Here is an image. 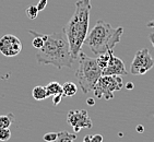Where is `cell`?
Returning <instances> with one entry per match:
<instances>
[{"label": "cell", "mask_w": 154, "mask_h": 142, "mask_svg": "<svg viewBox=\"0 0 154 142\" xmlns=\"http://www.w3.org/2000/svg\"><path fill=\"white\" fill-rule=\"evenodd\" d=\"M128 71L126 70L125 63L120 58L112 55L108 65L102 70V76H126Z\"/></svg>", "instance_id": "cell-9"}, {"label": "cell", "mask_w": 154, "mask_h": 142, "mask_svg": "<svg viewBox=\"0 0 154 142\" xmlns=\"http://www.w3.org/2000/svg\"><path fill=\"white\" fill-rule=\"evenodd\" d=\"M86 103H88V105H90V106H93L95 104V100L94 98H88V100H86Z\"/></svg>", "instance_id": "cell-23"}, {"label": "cell", "mask_w": 154, "mask_h": 142, "mask_svg": "<svg viewBox=\"0 0 154 142\" xmlns=\"http://www.w3.org/2000/svg\"><path fill=\"white\" fill-rule=\"evenodd\" d=\"M62 96H63V95L62 94H59V95H55V96H53V102H54V104H55V105H58V104L60 103V102H61V98H62Z\"/></svg>", "instance_id": "cell-22"}, {"label": "cell", "mask_w": 154, "mask_h": 142, "mask_svg": "<svg viewBox=\"0 0 154 142\" xmlns=\"http://www.w3.org/2000/svg\"><path fill=\"white\" fill-rule=\"evenodd\" d=\"M29 33L30 34H32L33 35V41H32V45L33 47L36 48V49H41L43 46H44V36H43V34H41V33H37L35 32V31L33 30H30L29 31Z\"/></svg>", "instance_id": "cell-14"}, {"label": "cell", "mask_w": 154, "mask_h": 142, "mask_svg": "<svg viewBox=\"0 0 154 142\" xmlns=\"http://www.w3.org/2000/svg\"><path fill=\"white\" fill-rule=\"evenodd\" d=\"M26 14L27 17L31 19V20H34V19L37 18V15H38V9H37V7L36 6H30L29 8L26 9Z\"/></svg>", "instance_id": "cell-18"}, {"label": "cell", "mask_w": 154, "mask_h": 142, "mask_svg": "<svg viewBox=\"0 0 154 142\" xmlns=\"http://www.w3.org/2000/svg\"><path fill=\"white\" fill-rule=\"evenodd\" d=\"M78 92V85L75 83L68 81L62 84V95L66 97H72L77 94Z\"/></svg>", "instance_id": "cell-10"}, {"label": "cell", "mask_w": 154, "mask_h": 142, "mask_svg": "<svg viewBox=\"0 0 154 142\" xmlns=\"http://www.w3.org/2000/svg\"><path fill=\"white\" fill-rule=\"evenodd\" d=\"M149 39H150V42H151L152 46L154 47V33H152V34L149 35Z\"/></svg>", "instance_id": "cell-24"}, {"label": "cell", "mask_w": 154, "mask_h": 142, "mask_svg": "<svg viewBox=\"0 0 154 142\" xmlns=\"http://www.w3.org/2000/svg\"><path fill=\"white\" fill-rule=\"evenodd\" d=\"M82 142H103V137L101 134H86Z\"/></svg>", "instance_id": "cell-17"}, {"label": "cell", "mask_w": 154, "mask_h": 142, "mask_svg": "<svg viewBox=\"0 0 154 142\" xmlns=\"http://www.w3.org/2000/svg\"><path fill=\"white\" fill-rule=\"evenodd\" d=\"M75 139H77V133H71L69 131L62 130L58 131V138L56 142H74Z\"/></svg>", "instance_id": "cell-13"}, {"label": "cell", "mask_w": 154, "mask_h": 142, "mask_svg": "<svg viewBox=\"0 0 154 142\" xmlns=\"http://www.w3.org/2000/svg\"><path fill=\"white\" fill-rule=\"evenodd\" d=\"M126 88H127L128 90H132V89H134V84H132L131 82H129V83H127V84H126Z\"/></svg>", "instance_id": "cell-25"}, {"label": "cell", "mask_w": 154, "mask_h": 142, "mask_svg": "<svg viewBox=\"0 0 154 142\" xmlns=\"http://www.w3.org/2000/svg\"><path fill=\"white\" fill-rule=\"evenodd\" d=\"M13 122H14V115L13 114L1 115L0 116V129L1 128H10Z\"/></svg>", "instance_id": "cell-16"}, {"label": "cell", "mask_w": 154, "mask_h": 142, "mask_svg": "<svg viewBox=\"0 0 154 142\" xmlns=\"http://www.w3.org/2000/svg\"><path fill=\"white\" fill-rule=\"evenodd\" d=\"M124 88V81L119 76H102L95 84L93 92L96 98H105L109 101L114 98V92Z\"/></svg>", "instance_id": "cell-5"}, {"label": "cell", "mask_w": 154, "mask_h": 142, "mask_svg": "<svg viewBox=\"0 0 154 142\" xmlns=\"http://www.w3.org/2000/svg\"><path fill=\"white\" fill-rule=\"evenodd\" d=\"M32 95L34 100L36 101H43L45 98L48 97L47 95V91H46V86H41V85H37L35 86L32 91Z\"/></svg>", "instance_id": "cell-12"}, {"label": "cell", "mask_w": 154, "mask_h": 142, "mask_svg": "<svg viewBox=\"0 0 154 142\" xmlns=\"http://www.w3.org/2000/svg\"><path fill=\"white\" fill-rule=\"evenodd\" d=\"M67 122L73 128L74 133L80 132L81 129H91L93 126L92 119L90 118L89 113L85 110H70L67 115Z\"/></svg>", "instance_id": "cell-7"}, {"label": "cell", "mask_w": 154, "mask_h": 142, "mask_svg": "<svg viewBox=\"0 0 154 142\" xmlns=\"http://www.w3.org/2000/svg\"><path fill=\"white\" fill-rule=\"evenodd\" d=\"M113 54H114L113 51H108L107 53H104V54H101V55H98V57L96 58V60H97V63H98V66L102 68V70H103V69L108 65L110 57H112Z\"/></svg>", "instance_id": "cell-15"}, {"label": "cell", "mask_w": 154, "mask_h": 142, "mask_svg": "<svg viewBox=\"0 0 154 142\" xmlns=\"http://www.w3.org/2000/svg\"><path fill=\"white\" fill-rule=\"evenodd\" d=\"M22 51V43L17 36L6 34L0 37V53L6 57L18 56Z\"/></svg>", "instance_id": "cell-8"}, {"label": "cell", "mask_w": 154, "mask_h": 142, "mask_svg": "<svg viewBox=\"0 0 154 142\" xmlns=\"http://www.w3.org/2000/svg\"><path fill=\"white\" fill-rule=\"evenodd\" d=\"M47 2L48 0H39L38 3H37V9H38V11H43V10L46 8V6H47Z\"/></svg>", "instance_id": "cell-21"}, {"label": "cell", "mask_w": 154, "mask_h": 142, "mask_svg": "<svg viewBox=\"0 0 154 142\" xmlns=\"http://www.w3.org/2000/svg\"><path fill=\"white\" fill-rule=\"evenodd\" d=\"M91 8V0H78L75 2L74 13L62 30L68 39L70 53L73 60L78 59L79 53L82 49L84 41L89 34Z\"/></svg>", "instance_id": "cell-2"}, {"label": "cell", "mask_w": 154, "mask_h": 142, "mask_svg": "<svg viewBox=\"0 0 154 142\" xmlns=\"http://www.w3.org/2000/svg\"><path fill=\"white\" fill-rule=\"evenodd\" d=\"M154 67V60L148 48L140 49L136 53L130 63V73L134 76H142Z\"/></svg>", "instance_id": "cell-6"}, {"label": "cell", "mask_w": 154, "mask_h": 142, "mask_svg": "<svg viewBox=\"0 0 154 142\" xmlns=\"http://www.w3.org/2000/svg\"><path fill=\"white\" fill-rule=\"evenodd\" d=\"M79 67L75 71V78L84 94L92 92L98 79L102 77V68L96 58L86 56L82 51L79 53Z\"/></svg>", "instance_id": "cell-4"}, {"label": "cell", "mask_w": 154, "mask_h": 142, "mask_svg": "<svg viewBox=\"0 0 154 142\" xmlns=\"http://www.w3.org/2000/svg\"><path fill=\"white\" fill-rule=\"evenodd\" d=\"M58 138V132H47L43 136L45 142H55Z\"/></svg>", "instance_id": "cell-20"}, {"label": "cell", "mask_w": 154, "mask_h": 142, "mask_svg": "<svg viewBox=\"0 0 154 142\" xmlns=\"http://www.w3.org/2000/svg\"><path fill=\"white\" fill-rule=\"evenodd\" d=\"M137 130H138V132L139 133H142L143 132V130H144V127H141V126H138V127H137Z\"/></svg>", "instance_id": "cell-27"}, {"label": "cell", "mask_w": 154, "mask_h": 142, "mask_svg": "<svg viewBox=\"0 0 154 142\" xmlns=\"http://www.w3.org/2000/svg\"><path fill=\"white\" fill-rule=\"evenodd\" d=\"M124 29L122 26L114 29L109 23L98 20L91 32L88 34L84 44L92 51L95 55L107 53L113 51L116 44L122 41Z\"/></svg>", "instance_id": "cell-3"}, {"label": "cell", "mask_w": 154, "mask_h": 142, "mask_svg": "<svg viewBox=\"0 0 154 142\" xmlns=\"http://www.w3.org/2000/svg\"><path fill=\"white\" fill-rule=\"evenodd\" d=\"M46 91H47L48 97H49V96H55V95L62 94V85L60 83L56 82V81H53V82L47 84Z\"/></svg>", "instance_id": "cell-11"}, {"label": "cell", "mask_w": 154, "mask_h": 142, "mask_svg": "<svg viewBox=\"0 0 154 142\" xmlns=\"http://www.w3.org/2000/svg\"><path fill=\"white\" fill-rule=\"evenodd\" d=\"M146 26L148 27H152V29H154V20L150 21L148 24H146Z\"/></svg>", "instance_id": "cell-26"}, {"label": "cell", "mask_w": 154, "mask_h": 142, "mask_svg": "<svg viewBox=\"0 0 154 142\" xmlns=\"http://www.w3.org/2000/svg\"><path fill=\"white\" fill-rule=\"evenodd\" d=\"M43 36L44 46L37 49L36 53V59L39 65H51L57 69L71 68L74 60L65 33L43 34Z\"/></svg>", "instance_id": "cell-1"}, {"label": "cell", "mask_w": 154, "mask_h": 142, "mask_svg": "<svg viewBox=\"0 0 154 142\" xmlns=\"http://www.w3.org/2000/svg\"><path fill=\"white\" fill-rule=\"evenodd\" d=\"M11 138L10 128H1L0 129V141H8Z\"/></svg>", "instance_id": "cell-19"}, {"label": "cell", "mask_w": 154, "mask_h": 142, "mask_svg": "<svg viewBox=\"0 0 154 142\" xmlns=\"http://www.w3.org/2000/svg\"><path fill=\"white\" fill-rule=\"evenodd\" d=\"M1 80H2V79H1V78H0V81H1Z\"/></svg>", "instance_id": "cell-28"}]
</instances>
